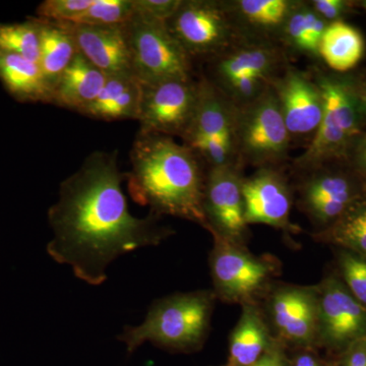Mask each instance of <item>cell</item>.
Instances as JSON below:
<instances>
[{"label":"cell","instance_id":"cell-2","mask_svg":"<svg viewBox=\"0 0 366 366\" xmlns=\"http://www.w3.org/2000/svg\"><path fill=\"white\" fill-rule=\"evenodd\" d=\"M132 169L125 173L136 203L150 213L192 221L207 229L204 174L199 157L171 137L139 132L131 151Z\"/></svg>","mask_w":366,"mask_h":366},{"label":"cell","instance_id":"cell-36","mask_svg":"<svg viewBox=\"0 0 366 366\" xmlns=\"http://www.w3.org/2000/svg\"><path fill=\"white\" fill-rule=\"evenodd\" d=\"M310 4L315 13L327 21H337L349 6L348 2L343 0H314Z\"/></svg>","mask_w":366,"mask_h":366},{"label":"cell","instance_id":"cell-13","mask_svg":"<svg viewBox=\"0 0 366 366\" xmlns=\"http://www.w3.org/2000/svg\"><path fill=\"white\" fill-rule=\"evenodd\" d=\"M271 85L291 139L315 134L324 115V97L317 81L296 69H289Z\"/></svg>","mask_w":366,"mask_h":366},{"label":"cell","instance_id":"cell-21","mask_svg":"<svg viewBox=\"0 0 366 366\" xmlns=\"http://www.w3.org/2000/svg\"><path fill=\"white\" fill-rule=\"evenodd\" d=\"M38 20L40 21L41 29L38 64L53 92L55 84L79 52L71 33L62 24L39 18Z\"/></svg>","mask_w":366,"mask_h":366},{"label":"cell","instance_id":"cell-24","mask_svg":"<svg viewBox=\"0 0 366 366\" xmlns=\"http://www.w3.org/2000/svg\"><path fill=\"white\" fill-rule=\"evenodd\" d=\"M315 239L366 257V202L354 199L333 224L315 234Z\"/></svg>","mask_w":366,"mask_h":366},{"label":"cell","instance_id":"cell-35","mask_svg":"<svg viewBox=\"0 0 366 366\" xmlns=\"http://www.w3.org/2000/svg\"><path fill=\"white\" fill-rule=\"evenodd\" d=\"M303 13L307 21L308 41L312 54H319V48L322 36L327 28V21L315 13L310 4H303Z\"/></svg>","mask_w":366,"mask_h":366},{"label":"cell","instance_id":"cell-32","mask_svg":"<svg viewBox=\"0 0 366 366\" xmlns=\"http://www.w3.org/2000/svg\"><path fill=\"white\" fill-rule=\"evenodd\" d=\"M93 0H45L38 6L37 18L54 23H74Z\"/></svg>","mask_w":366,"mask_h":366},{"label":"cell","instance_id":"cell-10","mask_svg":"<svg viewBox=\"0 0 366 366\" xmlns=\"http://www.w3.org/2000/svg\"><path fill=\"white\" fill-rule=\"evenodd\" d=\"M243 177L238 165L209 168L204 180V213L211 235L245 244L249 225L245 222Z\"/></svg>","mask_w":366,"mask_h":366},{"label":"cell","instance_id":"cell-1","mask_svg":"<svg viewBox=\"0 0 366 366\" xmlns=\"http://www.w3.org/2000/svg\"><path fill=\"white\" fill-rule=\"evenodd\" d=\"M117 157V151L92 153L61 182L59 201L48 211L54 236L47 254L92 286L107 280L108 266L120 255L174 234L154 214L137 218L129 213Z\"/></svg>","mask_w":366,"mask_h":366},{"label":"cell","instance_id":"cell-14","mask_svg":"<svg viewBox=\"0 0 366 366\" xmlns=\"http://www.w3.org/2000/svg\"><path fill=\"white\" fill-rule=\"evenodd\" d=\"M60 24L71 33L79 54L106 76L134 74L127 23L108 26Z\"/></svg>","mask_w":366,"mask_h":366},{"label":"cell","instance_id":"cell-7","mask_svg":"<svg viewBox=\"0 0 366 366\" xmlns=\"http://www.w3.org/2000/svg\"><path fill=\"white\" fill-rule=\"evenodd\" d=\"M166 26L192 59L218 55L238 37L227 6L209 0H182Z\"/></svg>","mask_w":366,"mask_h":366},{"label":"cell","instance_id":"cell-22","mask_svg":"<svg viewBox=\"0 0 366 366\" xmlns=\"http://www.w3.org/2000/svg\"><path fill=\"white\" fill-rule=\"evenodd\" d=\"M280 60V52L273 46H242L219 59L216 64V74L222 83L249 74L269 79Z\"/></svg>","mask_w":366,"mask_h":366},{"label":"cell","instance_id":"cell-5","mask_svg":"<svg viewBox=\"0 0 366 366\" xmlns=\"http://www.w3.org/2000/svg\"><path fill=\"white\" fill-rule=\"evenodd\" d=\"M290 142L272 85L252 102L237 107L234 144L238 163L273 167L287 157Z\"/></svg>","mask_w":366,"mask_h":366},{"label":"cell","instance_id":"cell-9","mask_svg":"<svg viewBox=\"0 0 366 366\" xmlns=\"http://www.w3.org/2000/svg\"><path fill=\"white\" fill-rule=\"evenodd\" d=\"M197 96L199 83L192 79L142 85L139 132L184 137L194 119Z\"/></svg>","mask_w":366,"mask_h":366},{"label":"cell","instance_id":"cell-4","mask_svg":"<svg viewBox=\"0 0 366 366\" xmlns=\"http://www.w3.org/2000/svg\"><path fill=\"white\" fill-rule=\"evenodd\" d=\"M212 237L209 269L217 300L242 307L264 300L280 274L278 259L252 254L245 244L220 236Z\"/></svg>","mask_w":366,"mask_h":366},{"label":"cell","instance_id":"cell-42","mask_svg":"<svg viewBox=\"0 0 366 366\" xmlns=\"http://www.w3.org/2000/svg\"><path fill=\"white\" fill-rule=\"evenodd\" d=\"M365 110H366V99H365Z\"/></svg>","mask_w":366,"mask_h":366},{"label":"cell","instance_id":"cell-8","mask_svg":"<svg viewBox=\"0 0 366 366\" xmlns=\"http://www.w3.org/2000/svg\"><path fill=\"white\" fill-rule=\"evenodd\" d=\"M264 300V315L276 340L297 349L317 345V286L274 284Z\"/></svg>","mask_w":366,"mask_h":366},{"label":"cell","instance_id":"cell-11","mask_svg":"<svg viewBox=\"0 0 366 366\" xmlns=\"http://www.w3.org/2000/svg\"><path fill=\"white\" fill-rule=\"evenodd\" d=\"M317 344L341 348L365 338L366 307L336 278L317 286Z\"/></svg>","mask_w":366,"mask_h":366},{"label":"cell","instance_id":"cell-20","mask_svg":"<svg viewBox=\"0 0 366 366\" xmlns=\"http://www.w3.org/2000/svg\"><path fill=\"white\" fill-rule=\"evenodd\" d=\"M0 81L19 102L52 103V89L39 64L21 55L0 51Z\"/></svg>","mask_w":366,"mask_h":366},{"label":"cell","instance_id":"cell-28","mask_svg":"<svg viewBox=\"0 0 366 366\" xmlns=\"http://www.w3.org/2000/svg\"><path fill=\"white\" fill-rule=\"evenodd\" d=\"M134 14V0H93L85 13L76 19L78 25H124Z\"/></svg>","mask_w":366,"mask_h":366},{"label":"cell","instance_id":"cell-41","mask_svg":"<svg viewBox=\"0 0 366 366\" xmlns=\"http://www.w3.org/2000/svg\"><path fill=\"white\" fill-rule=\"evenodd\" d=\"M361 6H362L363 7H365V9H366V1H363V2H362V4H361Z\"/></svg>","mask_w":366,"mask_h":366},{"label":"cell","instance_id":"cell-19","mask_svg":"<svg viewBox=\"0 0 366 366\" xmlns=\"http://www.w3.org/2000/svg\"><path fill=\"white\" fill-rule=\"evenodd\" d=\"M141 100L142 85L134 74L107 76L98 97L81 114L105 122L137 120Z\"/></svg>","mask_w":366,"mask_h":366},{"label":"cell","instance_id":"cell-23","mask_svg":"<svg viewBox=\"0 0 366 366\" xmlns=\"http://www.w3.org/2000/svg\"><path fill=\"white\" fill-rule=\"evenodd\" d=\"M365 52V40L353 26L341 21L327 26L320 41L319 54L327 66L337 71L353 69Z\"/></svg>","mask_w":366,"mask_h":366},{"label":"cell","instance_id":"cell-39","mask_svg":"<svg viewBox=\"0 0 366 366\" xmlns=\"http://www.w3.org/2000/svg\"><path fill=\"white\" fill-rule=\"evenodd\" d=\"M289 366H324L312 349H300L292 360H289Z\"/></svg>","mask_w":366,"mask_h":366},{"label":"cell","instance_id":"cell-27","mask_svg":"<svg viewBox=\"0 0 366 366\" xmlns=\"http://www.w3.org/2000/svg\"><path fill=\"white\" fill-rule=\"evenodd\" d=\"M295 2L287 0H238L233 11L250 26L257 28H282Z\"/></svg>","mask_w":366,"mask_h":366},{"label":"cell","instance_id":"cell-31","mask_svg":"<svg viewBox=\"0 0 366 366\" xmlns=\"http://www.w3.org/2000/svg\"><path fill=\"white\" fill-rule=\"evenodd\" d=\"M272 81L259 74H242L223 83L226 96L236 106L247 104L266 90Z\"/></svg>","mask_w":366,"mask_h":366},{"label":"cell","instance_id":"cell-29","mask_svg":"<svg viewBox=\"0 0 366 366\" xmlns=\"http://www.w3.org/2000/svg\"><path fill=\"white\" fill-rule=\"evenodd\" d=\"M189 146L197 156L209 164V168L238 165L235 151L234 137H209L192 142Z\"/></svg>","mask_w":366,"mask_h":366},{"label":"cell","instance_id":"cell-33","mask_svg":"<svg viewBox=\"0 0 366 366\" xmlns=\"http://www.w3.org/2000/svg\"><path fill=\"white\" fill-rule=\"evenodd\" d=\"M282 29H284V35L289 44L300 51L312 54L308 41L307 21L303 13V4H293L292 9Z\"/></svg>","mask_w":366,"mask_h":366},{"label":"cell","instance_id":"cell-40","mask_svg":"<svg viewBox=\"0 0 366 366\" xmlns=\"http://www.w3.org/2000/svg\"><path fill=\"white\" fill-rule=\"evenodd\" d=\"M360 161L362 163V165L365 166L366 169V143L365 146L362 147L360 151Z\"/></svg>","mask_w":366,"mask_h":366},{"label":"cell","instance_id":"cell-12","mask_svg":"<svg viewBox=\"0 0 366 366\" xmlns=\"http://www.w3.org/2000/svg\"><path fill=\"white\" fill-rule=\"evenodd\" d=\"M242 196L247 225L262 224L282 230L287 235L300 232V228L290 221V185L274 168H257L254 174L243 177Z\"/></svg>","mask_w":366,"mask_h":366},{"label":"cell","instance_id":"cell-43","mask_svg":"<svg viewBox=\"0 0 366 366\" xmlns=\"http://www.w3.org/2000/svg\"><path fill=\"white\" fill-rule=\"evenodd\" d=\"M224 366H227V365H224Z\"/></svg>","mask_w":366,"mask_h":366},{"label":"cell","instance_id":"cell-3","mask_svg":"<svg viewBox=\"0 0 366 366\" xmlns=\"http://www.w3.org/2000/svg\"><path fill=\"white\" fill-rule=\"evenodd\" d=\"M216 300L213 290H199L155 300L143 324L124 327L118 340L129 354L144 342L169 352H196L208 338Z\"/></svg>","mask_w":366,"mask_h":366},{"label":"cell","instance_id":"cell-18","mask_svg":"<svg viewBox=\"0 0 366 366\" xmlns=\"http://www.w3.org/2000/svg\"><path fill=\"white\" fill-rule=\"evenodd\" d=\"M106 79L104 72L78 53L55 84L51 104L81 113L98 97Z\"/></svg>","mask_w":366,"mask_h":366},{"label":"cell","instance_id":"cell-30","mask_svg":"<svg viewBox=\"0 0 366 366\" xmlns=\"http://www.w3.org/2000/svg\"><path fill=\"white\" fill-rule=\"evenodd\" d=\"M339 264L344 285L351 295L366 307V257L345 250L340 254Z\"/></svg>","mask_w":366,"mask_h":366},{"label":"cell","instance_id":"cell-25","mask_svg":"<svg viewBox=\"0 0 366 366\" xmlns=\"http://www.w3.org/2000/svg\"><path fill=\"white\" fill-rule=\"evenodd\" d=\"M324 97L325 105L333 113L335 120L349 139L360 134L357 109L352 95L340 81L320 76L317 79Z\"/></svg>","mask_w":366,"mask_h":366},{"label":"cell","instance_id":"cell-16","mask_svg":"<svg viewBox=\"0 0 366 366\" xmlns=\"http://www.w3.org/2000/svg\"><path fill=\"white\" fill-rule=\"evenodd\" d=\"M237 107L207 79L199 81L194 119L183 137L185 144L209 137H234Z\"/></svg>","mask_w":366,"mask_h":366},{"label":"cell","instance_id":"cell-17","mask_svg":"<svg viewBox=\"0 0 366 366\" xmlns=\"http://www.w3.org/2000/svg\"><path fill=\"white\" fill-rule=\"evenodd\" d=\"M274 341V335L259 303L242 305V315L231 333L226 365H254Z\"/></svg>","mask_w":366,"mask_h":366},{"label":"cell","instance_id":"cell-38","mask_svg":"<svg viewBox=\"0 0 366 366\" xmlns=\"http://www.w3.org/2000/svg\"><path fill=\"white\" fill-rule=\"evenodd\" d=\"M342 366H366V340L365 338L356 341L349 346Z\"/></svg>","mask_w":366,"mask_h":366},{"label":"cell","instance_id":"cell-37","mask_svg":"<svg viewBox=\"0 0 366 366\" xmlns=\"http://www.w3.org/2000/svg\"><path fill=\"white\" fill-rule=\"evenodd\" d=\"M252 366H289V360L285 353V346L274 339L261 360Z\"/></svg>","mask_w":366,"mask_h":366},{"label":"cell","instance_id":"cell-34","mask_svg":"<svg viewBox=\"0 0 366 366\" xmlns=\"http://www.w3.org/2000/svg\"><path fill=\"white\" fill-rule=\"evenodd\" d=\"M182 0H134V13L167 21L179 6Z\"/></svg>","mask_w":366,"mask_h":366},{"label":"cell","instance_id":"cell-26","mask_svg":"<svg viewBox=\"0 0 366 366\" xmlns=\"http://www.w3.org/2000/svg\"><path fill=\"white\" fill-rule=\"evenodd\" d=\"M41 48L40 21L28 18L23 23L0 24V51L21 55L39 62Z\"/></svg>","mask_w":366,"mask_h":366},{"label":"cell","instance_id":"cell-6","mask_svg":"<svg viewBox=\"0 0 366 366\" xmlns=\"http://www.w3.org/2000/svg\"><path fill=\"white\" fill-rule=\"evenodd\" d=\"M125 26L132 74L142 85L192 79V57L171 35L165 21L134 13Z\"/></svg>","mask_w":366,"mask_h":366},{"label":"cell","instance_id":"cell-15","mask_svg":"<svg viewBox=\"0 0 366 366\" xmlns=\"http://www.w3.org/2000/svg\"><path fill=\"white\" fill-rule=\"evenodd\" d=\"M300 209L310 221L329 227L356 199L352 183L334 173L310 174L301 184Z\"/></svg>","mask_w":366,"mask_h":366}]
</instances>
